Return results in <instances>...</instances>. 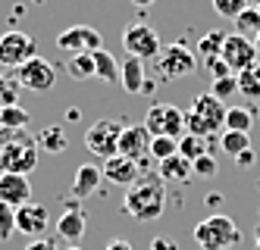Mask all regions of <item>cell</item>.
I'll return each mask as SVG.
<instances>
[{"label": "cell", "instance_id": "1", "mask_svg": "<svg viewBox=\"0 0 260 250\" xmlns=\"http://www.w3.org/2000/svg\"><path fill=\"white\" fill-rule=\"evenodd\" d=\"M163 209H166V182L157 172H144V175H138L135 185L125 188V197H122L125 216H132L138 222H154L163 216Z\"/></svg>", "mask_w": 260, "mask_h": 250}, {"label": "cell", "instance_id": "2", "mask_svg": "<svg viewBox=\"0 0 260 250\" xmlns=\"http://www.w3.org/2000/svg\"><path fill=\"white\" fill-rule=\"evenodd\" d=\"M38 166V138L28 128H0V172L28 175Z\"/></svg>", "mask_w": 260, "mask_h": 250}, {"label": "cell", "instance_id": "3", "mask_svg": "<svg viewBox=\"0 0 260 250\" xmlns=\"http://www.w3.org/2000/svg\"><path fill=\"white\" fill-rule=\"evenodd\" d=\"M226 110L229 106L222 103V100H216L210 91L207 94H198L194 103H191V110L185 113V131L210 141L213 134L226 125Z\"/></svg>", "mask_w": 260, "mask_h": 250}, {"label": "cell", "instance_id": "4", "mask_svg": "<svg viewBox=\"0 0 260 250\" xmlns=\"http://www.w3.org/2000/svg\"><path fill=\"white\" fill-rule=\"evenodd\" d=\"M194 244L201 250H226L232 244H241V232L229 216H207L204 222L194 225Z\"/></svg>", "mask_w": 260, "mask_h": 250}, {"label": "cell", "instance_id": "5", "mask_svg": "<svg viewBox=\"0 0 260 250\" xmlns=\"http://www.w3.org/2000/svg\"><path fill=\"white\" fill-rule=\"evenodd\" d=\"M157 66V79L160 82H179V79H188V75H194L198 69V56L194 50H188L185 44H166L160 50V56L154 60Z\"/></svg>", "mask_w": 260, "mask_h": 250}, {"label": "cell", "instance_id": "6", "mask_svg": "<svg viewBox=\"0 0 260 250\" xmlns=\"http://www.w3.org/2000/svg\"><path fill=\"white\" fill-rule=\"evenodd\" d=\"M35 56H38V41L31 34H25L19 28H10V31L0 34V66L4 69L16 72L28 60H35Z\"/></svg>", "mask_w": 260, "mask_h": 250}, {"label": "cell", "instance_id": "7", "mask_svg": "<svg viewBox=\"0 0 260 250\" xmlns=\"http://www.w3.org/2000/svg\"><path fill=\"white\" fill-rule=\"evenodd\" d=\"M122 50L128 56H138L141 63L147 60H157L163 44H160V34L151 28V25H144V22H128L122 28Z\"/></svg>", "mask_w": 260, "mask_h": 250}, {"label": "cell", "instance_id": "8", "mask_svg": "<svg viewBox=\"0 0 260 250\" xmlns=\"http://www.w3.org/2000/svg\"><path fill=\"white\" fill-rule=\"evenodd\" d=\"M144 128L151 138H182L185 134V113L173 103H154L144 116Z\"/></svg>", "mask_w": 260, "mask_h": 250}, {"label": "cell", "instance_id": "9", "mask_svg": "<svg viewBox=\"0 0 260 250\" xmlns=\"http://www.w3.org/2000/svg\"><path fill=\"white\" fill-rule=\"evenodd\" d=\"M122 128L125 125L119 119H98L94 125H88V131H85V147H88V153H94L98 160L116 157Z\"/></svg>", "mask_w": 260, "mask_h": 250}, {"label": "cell", "instance_id": "10", "mask_svg": "<svg viewBox=\"0 0 260 250\" xmlns=\"http://www.w3.org/2000/svg\"><path fill=\"white\" fill-rule=\"evenodd\" d=\"M57 47L66 50L69 56H76V53H94L104 47V38L98 28H91V25H69L66 31L57 34Z\"/></svg>", "mask_w": 260, "mask_h": 250}, {"label": "cell", "instance_id": "11", "mask_svg": "<svg viewBox=\"0 0 260 250\" xmlns=\"http://www.w3.org/2000/svg\"><path fill=\"white\" fill-rule=\"evenodd\" d=\"M219 60L226 63L235 75L245 72L257 63V50H254V41L251 38H241V34H226L222 41V50H219Z\"/></svg>", "mask_w": 260, "mask_h": 250}, {"label": "cell", "instance_id": "12", "mask_svg": "<svg viewBox=\"0 0 260 250\" xmlns=\"http://www.w3.org/2000/svg\"><path fill=\"white\" fill-rule=\"evenodd\" d=\"M16 82L22 88H28V91H41L44 94V91H50L57 85V69H53V63L35 56V60H28L25 66L16 69Z\"/></svg>", "mask_w": 260, "mask_h": 250}, {"label": "cell", "instance_id": "13", "mask_svg": "<svg viewBox=\"0 0 260 250\" xmlns=\"http://www.w3.org/2000/svg\"><path fill=\"white\" fill-rule=\"evenodd\" d=\"M47 225H50V213L44 203L28 200L22 206H16V232H22L28 238H41Z\"/></svg>", "mask_w": 260, "mask_h": 250}, {"label": "cell", "instance_id": "14", "mask_svg": "<svg viewBox=\"0 0 260 250\" xmlns=\"http://www.w3.org/2000/svg\"><path fill=\"white\" fill-rule=\"evenodd\" d=\"M116 153H122V157L135 160V163L144 160V157H151V131L144 128V122H141V125H125V128H122Z\"/></svg>", "mask_w": 260, "mask_h": 250}, {"label": "cell", "instance_id": "15", "mask_svg": "<svg viewBox=\"0 0 260 250\" xmlns=\"http://www.w3.org/2000/svg\"><path fill=\"white\" fill-rule=\"evenodd\" d=\"M101 172H104V178H107V182H113V185H119V188L135 185L138 175H144V169H141L135 160L122 157V153H116V157L104 160V169H101Z\"/></svg>", "mask_w": 260, "mask_h": 250}, {"label": "cell", "instance_id": "16", "mask_svg": "<svg viewBox=\"0 0 260 250\" xmlns=\"http://www.w3.org/2000/svg\"><path fill=\"white\" fill-rule=\"evenodd\" d=\"M31 200V182L28 175H16V172H0V203L22 206Z\"/></svg>", "mask_w": 260, "mask_h": 250}, {"label": "cell", "instance_id": "17", "mask_svg": "<svg viewBox=\"0 0 260 250\" xmlns=\"http://www.w3.org/2000/svg\"><path fill=\"white\" fill-rule=\"evenodd\" d=\"M101 182H104L101 166H94V163L79 166V169H76V178H72V197H76V200H85V197H91V194H98V191H101Z\"/></svg>", "mask_w": 260, "mask_h": 250}, {"label": "cell", "instance_id": "18", "mask_svg": "<svg viewBox=\"0 0 260 250\" xmlns=\"http://www.w3.org/2000/svg\"><path fill=\"white\" fill-rule=\"evenodd\" d=\"M85 228H88V216L82 213L79 206H72V209H66V213L60 216V222H57V235H60L63 241L79 244L82 235H85Z\"/></svg>", "mask_w": 260, "mask_h": 250}, {"label": "cell", "instance_id": "19", "mask_svg": "<svg viewBox=\"0 0 260 250\" xmlns=\"http://www.w3.org/2000/svg\"><path fill=\"white\" fill-rule=\"evenodd\" d=\"M157 175H160L166 185H185L188 178H194V172H191V163L176 153V157L157 163Z\"/></svg>", "mask_w": 260, "mask_h": 250}, {"label": "cell", "instance_id": "20", "mask_svg": "<svg viewBox=\"0 0 260 250\" xmlns=\"http://www.w3.org/2000/svg\"><path fill=\"white\" fill-rule=\"evenodd\" d=\"M144 63L138 60V56H125V63H119V85L128 91V94H141L144 88Z\"/></svg>", "mask_w": 260, "mask_h": 250}, {"label": "cell", "instance_id": "21", "mask_svg": "<svg viewBox=\"0 0 260 250\" xmlns=\"http://www.w3.org/2000/svg\"><path fill=\"white\" fill-rule=\"evenodd\" d=\"M91 56H94V79H101V82H107V85L119 82V63H116L113 53L101 47V50H94Z\"/></svg>", "mask_w": 260, "mask_h": 250}, {"label": "cell", "instance_id": "22", "mask_svg": "<svg viewBox=\"0 0 260 250\" xmlns=\"http://www.w3.org/2000/svg\"><path fill=\"white\" fill-rule=\"evenodd\" d=\"M69 147V138L63 125H47L44 131H38V150H47V153H63Z\"/></svg>", "mask_w": 260, "mask_h": 250}, {"label": "cell", "instance_id": "23", "mask_svg": "<svg viewBox=\"0 0 260 250\" xmlns=\"http://www.w3.org/2000/svg\"><path fill=\"white\" fill-rule=\"evenodd\" d=\"M235 79H238V94H241V97H245V100H260V60L251 69L238 72Z\"/></svg>", "mask_w": 260, "mask_h": 250}, {"label": "cell", "instance_id": "24", "mask_svg": "<svg viewBox=\"0 0 260 250\" xmlns=\"http://www.w3.org/2000/svg\"><path fill=\"white\" fill-rule=\"evenodd\" d=\"M66 72H69L72 82H88V79H94V56H91V53H76V56H69V60H66Z\"/></svg>", "mask_w": 260, "mask_h": 250}, {"label": "cell", "instance_id": "25", "mask_svg": "<svg viewBox=\"0 0 260 250\" xmlns=\"http://www.w3.org/2000/svg\"><path fill=\"white\" fill-rule=\"evenodd\" d=\"M207 153H210L207 138H198V134H188V131L179 138V157H185L188 163H194V160H201V157H207Z\"/></svg>", "mask_w": 260, "mask_h": 250}, {"label": "cell", "instance_id": "26", "mask_svg": "<svg viewBox=\"0 0 260 250\" xmlns=\"http://www.w3.org/2000/svg\"><path fill=\"white\" fill-rule=\"evenodd\" d=\"M219 147H222V153H229V157L235 160L238 153L251 150V134H245V131H222Z\"/></svg>", "mask_w": 260, "mask_h": 250}, {"label": "cell", "instance_id": "27", "mask_svg": "<svg viewBox=\"0 0 260 250\" xmlns=\"http://www.w3.org/2000/svg\"><path fill=\"white\" fill-rule=\"evenodd\" d=\"M257 31H260V13H257V7L241 10V13H238V19H235V34L251 38V41H254Z\"/></svg>", "mask_w": 260, "mask_h": 250}, {"label": "cell", "instance_id": "28", "mask_svg": "<svg viewBox=\"0 0 260 250\" xmlns=\"http://www.w3.org/2000/svg\"><path fill=\"white\" fill-rule=\"evenodd\" d=\"M254 125V116H251V110L248 106H229L226 110V131H251Z\"/></svg>", "mask_w": 260, "mask_h": 250}, {"label": "cell", "instance_id": "29", "mask_svg": "<svg viewBox=\"0 0 260 250\" xmlns=\"http://www.w3.org/2000/svg\"><path fill=\"white\" fill-rule=\"evenodd\" d=\"M19 91H22V85L16 82V75L0 72V110L19 103Z\"/></svg>", "mask_w": 260, "mask_h": 250}, {"label": "cell", "instance_id": "30", "mask_svg": "<svg viewBox=\"0 0 260 250\" xmlns=\"http://www.w3.org/2000/svg\"><path fill=\"white\" fill-rule=\"evenodd\" d=\"M28 122H31L28 110H22L19 103L0 110V128H28Z\"/></svg>", "mask_w": 260, "mask_h": 250}, {"label": "cell", "instance_id": "31", "mask_svg": "<svg viewBox=\"0 0 260 250\" xmlns=\"http://www.w3.org/2000/svg\"><path fill=\"white\" fill-rule=\"evenodd\" d=\"M210 94L216 100H232L238 94V79L235 75H226V79H210Z\"/></svg>", "mask_w": 260, "mask_h": 250}, {"label": "cell", "instance_id": "32", "mask_svg": "<svg viewBox=\"0 0 260 250\" xmlns=\"http://www.w3.org/2000/svg\"><path fill=\"white\" fill-rule=\"evenodd\" d=\"M179 153V141L176 138H151V160L163 163Z\"/></svg>", "mask_w": 260, "mask_h": 250}, {"label": "cell", "instance_id": "33", "mask_svg": "<svg viewBox=\"0 0 260 250\" xmlns=\"http://www.w3.org/2000/svg\"><path fill=\"white\" fill-rule=\"evenodd\" d=\"M222 41H226V34H222V31L204 34L201 44H198V53L204 56V60H213V56H219V50H222Z\"/></svg>", "mask_w": 260, "mask_h": 250}, {"label": "cell", "instance_id": "34", "mask_svg": "<svg viewBox=\"0 0 260 250\" xmlns=\"http://www.w3.org/2000/svg\"><path fill=\"white\" fill-rule=\"evenodd\" d=\"M16 235V206L0 203V241H10Z\"/></svg>", "mask_w": 260, "mask_h": 250}, {"label": "cell", "instance_id": "35", "mask_svg": "<svg viewBox=\"0 0 260 250\" xmlns=\"http://www.w3.org/2000/svg\"><path fill=\"white\" fill-rule=\"evenodd\" d=\"M191 172H194V178H213V175H219V163L207 153V157H201V160L191 163Z\"/></svg>", "mask_w": 260, "mask_h": 250}, {"label": "cell", "instance_id": "36", "mask_svg": "<svg viewBox=\"0 0 260 250\" xmlns=\"http://www.w3.org/2000/svg\"><path fill=\"white\" fill-rule=\"evenodd\" d=\"M213 10L222 19H238L241 10H248V0H213Z\"/></svg>", "mask_w": 260, "mask_h": 250}, {"label": "cell", "instance_id": "37", "mask_svg": "<svg viewBox=\"0 0 260 250\" xmlns=\"http://www.w3.org/2000/svg\"><path fill=\"white\" fill-rule=\"evenodd\" d=\"M207 72H210V79H226V75H235L226 63L219 60V56H213V60H207Z\"/></svg>", "mask_w": 260, "mask_h": 250}, {"label": "cell", "instance_id": "38", "mask_svg": "<svg viewBox=\"0 0 260 250\" xmlns=\"http://www.w3.org/2000/svg\"><path fill=\"white\" fill-rule=\"evenodd\" d=\"M25 250H60L53 241H47V238H31L28 244H25Z\"/></svg>", "mask_w": 260, "mask_h": 250}, {"label": "cell", "instance_id": "39", "mask_svg": "<svg viewBox=\"0 0 260 250\" xmlns=\"http://www.w3.org/2000/svg\"><path fill=\"white\" fill-rule=\"evenodd\" d=\"M151 250H179L173 238H154L151 241Z\"/></svg>", "mask_w": 260, "mask_h": 250}, {"label": "cell", "instance_id": "40", "mask_svg": "<svg viewBox=\"0 0 260 250\" xmlns=\"http://www.w3.org/2000/svg\"><path fill=\"white\" fill-rule=\"evenodd\" d=\"M107 250H132V244H128L125 238H113V241L107 244Z\"/></svg>", "mask_w": 260, "mask_h": 250}, {"label": "cell", "instance_id": "41", "mask_svg": "<svg viewBox=\"0 0 260 250\" xmlns=\"http://www.w3.org/2000/svg\"><path fill=\"white\" fill-rule=\"evenodd\" d=\"M235 163H238V166H251V163H254V150L238 153V157H235Z\"/></svg>", "mask_w": 260, "mask_h": 250}, {"label": "cell", "instance_id": "42", "mask_svg": "<svg viewBox=\"0 0 260 250\" xmlns=\"http://www.w3.org/2000/svg\"><path fill=\"white\" fill-rule=\"evenodd\" d=\"M154 88H157L154 82H144V88H141V94H154Z\"/></svg>", "mask_w": 260, "mask_h": 250}, {"label": "cell", "instance_id": "43", "mask_svg": "<svg viewBox=\"0 0 260 250\" xmlns=\"http://www.w3.org/2000/svg\"><path fill=\"white\" fill-rule=\"evenodd\" d=\"M132 4H135V7H141V10H144V7H151V4H154V0H132Z\"/></svg>", "mask_w": 260, "mask_h": 250}, {"label": "cell", "instance_id": "44", "mask_svg": "<svg viewBox=\"0 0 260 250\" xmlns=\"http://www.w3.org/2000/svg\"><path fill=\"white\" fill-rule=\"evenodd\" d=\"M254 50H257V60H260V31H257V38H254Z\"/></svg>", "mask_w": 260, "mask_h": 250}, {"label": "cell", "instance_id": "45", "mask_svg": "<svg viewBox=\"0 0 260 250\" xmlns=\"http://www.w3.org/2000/svg\"><path fill=\"white\" fill-rule=\"evenodd\" d=\"M254 241H257V250H260V225L254 228Z\"/></svg>", "mask_w": 260, "mask_h": 250}, {"label": "cell", "instance_id": "46", "mask_svg": "<svg viewBox=\"0 0 260 250\" xmlns=\"http://www.w3.org/2000/svg\"><path fill=\"white\" fill-rule=\"evenodd\" d=\"M66 250H82V247H79V244H72V247H66Z\"/></svg>", "mask_w": 260, "mask_h": 250}, {"label": "cell", "instance_id": "47", "mask_svg": "<svg viewBox=\"0 0 260 250\" xmlns=\"http://www.w3.org/2000/svg\"><path fill=\"white\" fill-rule=\"evenodd\" d=\"M257 13H260V0H257Z\"/></svg>", "mask_w": 260, "mask_h": 250}]
</instances>
